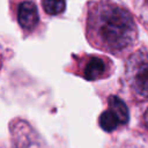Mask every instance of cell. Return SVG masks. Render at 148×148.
Listing matches in <instances>:
<instances>
[{"label":"cell","instance_id":"2","mask_svg":"<svg viewBox=\"0 0 148 148\" xmlns=\"http://www.w3.org/2000/svg\"><path fill=\"white\" fill-rule=\"evenodd\" d=\"M125 79L135 97L139 99L148 98V49L141 47L127 58Z\"/></svg>","mask_w":148,"mask_h":148},{"label":"cell","instance_id":"6","mask_svg":"<svg viewBox=\"0 0 148 148\" xmlns=\"http://www.w3.org/2000/svg\"><path fill=\"white\" fill-rule=\"evenodd\" d=\"M43 9L49 15H59L65 10V0H42Z\"/></svg>","mask_w":148,"mask_h":148},{"label":"cell","instance_id":"1","mask_svg":"<svg viewBox=\"0 0 148 148\" xmlns=\"http://www.w3.org/2000/svg\"><path fill=\"white\" fill-rule=\"evenodd\" d=\"M86 36L94 47L120 57L136 43L138 29L125 7L111 0H96L87 5Z\"/></svg>","mask_w":148,"mask_h":148},{"label":"cell","instance_id":"4","mask_svg":"<svg viewBox=\"0 0 148 148\" xmlns=\"http://www.w3.org/2000/svg\"><path fill=\"white\" fill-rule=\"evenodd\" d=\"M130 119L128 108L125 102L116 95L108 98V106L98 118L99 127L105 132H113L126 125Z\"/></svg>","mask_w":148,"mask_h":148},{"label":"cell","instance_id":"3","mask_svg":"<svg viewBox=\"0 0 148 148\" xmlns=\"http://www.w3.org/2000/svg\"><path fill=\"white\" fill-rule=\"evenodd\" d=\"M75 73L88 81H97L111 75L113 69L112 61L103 56L83 54L75 56Z\"/></svg>","mask_w":148,"mask_h":148},{"label":"cell","instance_id":"7","mask_svg":"<svg viewBox=\"0 0 148 148\" xmlns=\"http://www.w3.org/2000/svg\"><path fill=\"white\" fill-rule=\"evenodd\" d=\"M135 9L141 21L148 29V0H135Z\"/></svg>","mask_w":148,"mask_h":148},{"label":"cell","instance_id":"5","mask_svg":"<svg viewBox=\"0 0 148 148\" xmlns=\"http://www.w3.org/2000/svg\"><path fill=\"white\" fill-rule=\"evenodd\" d=\"M17 22L21 29L25 32H31L36 29L38 22H39V15L38 9L35 5V2L25 0L18 3L17 6V13H16Z\"/></svg>","mask_w":148,"mask_h":148},{"label":"cell","instance_id":"8","mask_svg":"<svg viewBox=\"0 0 148 148\" xmlns=\"http://www.w3.org/2000/svg\"><path fill=\"white\" fill-rule=\"evenodd\" d=\"M143 123H145V126L148 130V108H147V110H146V112L143 114Z\"/></svg>","mask_w":148,"mask_h":148}]
</instances>
